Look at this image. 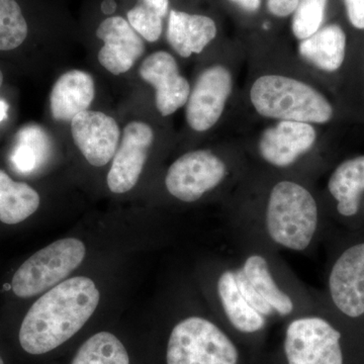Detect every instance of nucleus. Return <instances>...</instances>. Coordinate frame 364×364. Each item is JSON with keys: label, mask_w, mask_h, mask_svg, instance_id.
<instances>
[{"label": "nucleus", "mask_w": 364, "mask_h": 364, "mask_svg": "<svg viewBox=\"0 0 364 364\" xmlns=\"http://www.w3.org/2000/svg\"><path fill=\"white\" fill-rule=\"evenodd\" d=\"M327 242L324 289L318 294L335 313L364 327V229L333 230Z\"/></svg>", "instance_id": "nucleus-6"}, {"label": "nucleus", "mask_w": 364, "mask_h": 364, "mask_svg": "<svg viewBox=\"0 0 364 364\" xmlns=\"http://www.w3.org/2000/svg\"><path fill=\"white\" fill-rule=\"evenodd\" d=\"M71 133L74 143L92 166L107 165L119 148V126L104 112L85 111L77 114L71 121Z\"/></svg>", "instance_id": "nucleus-15"}, {"label": "nucleus", "mask_w": 364, "mask_h": 364, "mask_svg": "<svg viewBox=\"0 0 364 364\" xmlns=\"http://www.w3.org/2000/svg\"><path fill=\"white\" fill-rule=\"evenodd\" d=\"M213 313L225 328L258 358L267 343L272 323L244 298L237 284L231 256L217 261L210 282Z\"/></svg>", "instance_id": "nucleus-8"}, {"label": "nucleus", "mask_w": 364, "mask_h": 364, "mask_svg": "<svg viewBox=\"0 0 364 364\" xmlns=\"http://www.w3.org/2000/svg\"><path fill=\"white\" fill-rule=\"evenodd\" d=\"M104 47L98 53V61L114 75L126 73L145 52L142 37L121 16H109L97 30Z\"/></svg>", "instance_id": "nucleus-17"}, {"label": "nucleus", "mask_w": 364, "mask_h": 364, "mask_svg": "<svg viewBox=\"0 0 364 364\" xmlns=\"http://www.w3.org/2000/svg\"><path fill=\"white\" fill-rule=\"evenodd\" d=\"M95 95V81L85 71L71 70L60 76L50 97L52 116L56 121H72L87 111Z\"/></svg>", "instance_id": "nucleus-18"}, {"label": "nucleus", "mask_w": 364, "mask_h": 364, "mask_svg": "<svg viewBox=\"0 0 364 364\" xmlns=\"http://www.w3.org/2000/svg\"><path fill=\"white\" fill-rule=\"evenodd\" d=\"M229 176V165L219 155L210 150H196L170 165L165 186L176 200L196 203L219 188Z\"/></svg>", "instance_id": "nucleus-10"}, {"label": "nucleus", "mask_w": 364, "mask_h": 364, "mask_svg": "<svg viewBox=\"0 0 364 364\" xmlns=\"http://www.w3.org/2000/svg\"><path fill=\"white\" fill-rule=\"evenodd\" d=\"M127 16L132 28L143 39L150 43L159 40L163 28L161 16L141 4L130 9Z\"/></svg>", "instance_id": "nucleus-26"}, {"label": "nucleus", "mask_w": 364, "mask_h": 364, "mask_svg": "<svg viewBox=\"0 0 364 364\" xmlns=\"http://www.w3.org/2000/svg\"><path fill=\"white\" fill-rule=\"evenodd\" d=\"M230 1L235 2L244 11H249V13L257 11L261 4V0H230Z\"/></svg>", "instance_id": "nucleus-30"}, {"label": "nucleus", "mask_w": 364, "mask_h": 364, "mask_svg": "<svg viewBox=\"0 0 364 364\" xmlns=\"http://www.w3.org/2000/svg\"><path fill=\"white\" fill-rule=\"evenodd\" d=\"M0 364H4V359H2L1 356H0Z\"/></svg>", "instance_id": "nucleus-34"}, {"label": "nucleus", "mask_w": 364, "mask_h": 364, "mask_svg": "<svg viewBox=\"0 0 364 364\" xmlns=\"http://www.w3.org/2000/svg\"><path fill=\"white\" fill-rule=\"evenodd\" d=\"M117 4L114 0H104L102 4V11L105 14H112L116 13Z\"/></svg>", "instance_id": "nucleus-31"}, {"label": "nucleus", "mask_w": 364, "mask_h": 364, "mask_svg": "<svg viewBox=\"0 0 364 364\" xmlns=\"http://www.w3.org/2000/svg\"><path fill=\"white\" fill-rule=\"evenodd\" d=\"M153 142L154 133L149 124L142 122L127 124L107 174V186L112 193H128L136 186Z\"/></svg>", "instance_id": "nucleus-14"}, {"label": "nucleus", "mask_w": 364, "mask_h": 364, "mask_svg": "<svg viewBox=\"0 0 364 364\" xmlns=\"http://www.w3.org/2000/svg\"><path fill=\"white\" fill-rule=\"evenodd\" d=\"M347 18L352 26L364 30V0H343Z\"/></svg>", "instance_id": "nucleus-27"}, {"label": "nucleus", "mask_w": 364, "mask_h": 364, "mask_svg": "<svg viewBox=\"0 0 364 364\" xmlns=\"http://www.w3.org/2000/svg\"><path fill=\"white\" fill-rule=\"evenodd\" d=\"M9 104L6 100L0 98V123L7 119V112H9Z\"/></svg>", "instance_id": "nucleus-32"}, {"label": "nucleus", "mask_w": 364, "mask_h": 364, "mask_svg": "<svg viewBox=\"0 0 364 364\" xmlns=\"http://www.w3.org/2000/svg\"><path fill=\"white\" fill-rule=\"evenodd\" d=\"M250 100L261 117L323 124L334 114L331 104L313 86L287 76L268 74L254 81Z\"/></svg>", "instance_id": "nucleus-7"}, {"label": "nucleus", "mask_w": 364, "mask_h": 364, "mask_svg": "<svg viewBox=\"0 0 364 364\" xmlns=\"http://www.w3.org/2000/svg\"><path fill=\"white\" fill-rule=\"evenodd\" d=\"M71 364H131L130 356L121 340L111 332L90 337L79 347Z\"/></svg>", "instance_id": "nucleus-23"}, {"label": "nucleus", "mask_w": 364, "mask_h": 364, "mask_svg": "<svg viewBox=\"0 0 364 364\" xmlns=\"http://www.w3.org/2000/svg\"><path fill=\"white\" fill-rule=\"evenodd\" d=\"M139 1L162 18L168 13L169 0H139Z\"/></svg>", "instance_id": "nucleus-29"}, {"label": "nucleus", "mask_w": 364, "mask_h": 364, "mask_svg": "<svg viewBox=\"0 0 364 364\" xmlns=\"http://www.w3.org/2000/svg\"><path fill=\"white\" fill-rule=\"evenodd\" d=\"M327 191L334 203L333 218L339 224L334 230L364 229V155L340 163L330 174Z\"/></svg>", "instance_id": "nucleus-11"}, {"label": "nucleus", "mask_w": 364, "mask_h": 364, "mask_svg": "<svg viewBox=\"0 0 364 364\" xmlns=\"http://www.w3.org/2000/svg\"><path fill=\"white\" fill-rule=\"evenodd\" d=\"M140 76L156 90L155 100L161 116L174 114L188 102L191 85L169 53L159 51L148 56L140 67Z\"/></svg>", "instance_id": "nucleus-16"}, {"label": "nucleus", "mask_w": 364, "mask_h": 364, "mask_svg": "<svg viewBox=\"0 0 364 364\" xmlns=\"http://www.w3.org/2000/svg\"><path fill=\"white\" fill-rule=\"evenodd\" d=\"M100 294L93 280L72 277L60 282L31 306L21 323V348L32 355L55 350L77 334L97 310Z\"/></svg>", "instance_id": "nucleus-4"}, {"label": "nucleus", "mask_w": 364, "mask_h": 364, "mask_svg": "<svg viewBox=\"0 0 364 364\" xmlns=\"http://www.w3.org/2000/svg\"><path fill=\"white\" fill-rule=\"evenodd\" d=\"M230 225L255 234L279 252L299 254L313 252L333 232L315 195L291 178L275 181L262 208L235 215Z\"/></svg>", "instance_id": "nucleus-2"}, {"label": "nucleus", "mask_w": 364, "mask_h": 364, "mask_svg": "<svg viewBox=\"0 0 364 364\" xmlns=\"http://www.w3.org/2000/svg\"><path fill=\"white\" fill-rule=\"evenodd\" d=\"M346 35L338 25H328L301 41L299 54L311 65L326 72L338 70L346 53Z\"/></svg>", "instance_id": "nucleus-20"}, {"label": "nucleus", "mask_w": 364, "mask_h": 364, "mask_svg": "<svg viewBox=\"0 0 364 364\" xmlns=\"http://www.w3.org/2000/svg\"><path fill=\"white\" fill-rule=\"evenodd\" d=\"M317 132L313 124L279 121L263 132L258 142L261 159L275 169H289L315 146Z\"/></svg>", "instance_id": "nucleus-13"}, {"label": "nucleus", "mask_w": 364, "mask_h": 364, "mask_svg": "<svg viewBox=\"0 0 364 364\" xmlns=\"http://www.w3.org/2000/svg\"><path fill=\"white\" fill-rule=\"evenodd\" d=\"M16 142L11 155L14 169L30 174L39 168L49 156L51 144L44 129L37 124H28L16 136Z\"/></svg>", "instance_id": "nucleus-22"}, {"label": "nucleus", "mask_w": 364, "mask_h": 364, "mask_svg": "<svg viewBox=\"0 0 364 364\" xmlns=\"http://www.w3.org/2000/svg\"><path fill=\"white\" fill-rule=\"evenodd\" d=\"M40 205L39 193L25 182L14 181L0 170V221L16 225L25 221Z\"/></svg>", "instance_id": "nucleus-21"}, {"label": "nucleus", "mask_w": 364, "mask_h": 364, "mask_svg": "<svg viewBox=\"0 0 364 364\" xmlns=\"http://www.w3.org/2000/svg\"><path fill=\"white\" fill-rule=\"evenodd\" d=\"M28 36V23L16 0H0V51L20 47Z\"/></svg>", "instance_id": "nucleus-24"}, {"label": "nucleus", "mask_w": 364, "mask_h": 364, "mask_svg": "<svg viewBox=\"0 0 364 364\" xmlns=\"http://www.w3.org/2000/svg\"><path fill=\"white\" fill-rule=\"evenodd\" d=\"M226 227L239 289L272 325L282 324L317 305V291L296 277L279 251L251 232L231 225Z\"/></svg>", "instance_id": "nucleus-1"}, {"label": "nucleus", "mask_w": 364, "mask_h": 364, "mask_svg": "<svg viewBox=\"0 0 364 364\" xmlns=\"http://www.w3.org/2000/svg\"><path fill=\"white\" fill-rule=\"evenodd\" d=\"M318 303L282 323L274 364H354L363 326L332 311L317 291Z\"/></svg>", "instance_id": "nucleus-3"}, {"label": "nucleus", "mask_w": 364, "mask_h": 364, "mask_svg": "<svg viewBox=\"0 0 364 364\" xmlns=\"http://www.w3.org/2000/svg\"><path fill=\"white\" fill-rule=\"evenodd\" d=\"M85 244L75 238L61 239L31 256L16 270L11 289L18 298H32L64 282L85 259Z\"/></svg>", "instance_id": "nucleus-9"}, {"label": "nucleus", "mask_w": 364, "mask_h": 364, "mask_svg": "<svg viewBox=\"0 0 364 364\" xmlns=\"http://www.w3.org/2000/svg\"><path fill=\"white\" fill-rule=\"evenodd\" d=\"M299 0H268V11L273 16L286 18L294 13L298 7Z\"/></svg>", "instance_id": "nucleus-28"}, {"label": "nucleus", "mask_w": 364, "mask_h": 364, "mask_svg": "<svg viewBox=\"0 0 364 364\" xmlns=\"http://www.w3.org/2000/svg\"><path fill=\"white\" fill-rule=\"evenodd\" d=\"M167 41L174 51L188 58L200 54L217 36V26L210 18L200 14L171 11L167 26Z\"/></svg>", "instance_id": "nucleus-19"}, {"label": "nucleus", "mask_w": 364, "mask_h": 364, "mask_svg": "<svg viewBox=\"0 0 364 364\" xmlns=\"http://www.w3.org/2000/svg\"><path fill=\"white\" fill-rule=\"evenodd\" d=\"M328 0H299L294 13L293 33L303 41L317 33L325 18Z\"/></svg>", "instance_id": "nucleus-25"}, {"label": "nucleus", "mask_w": 364, "mask_h": 364, "mask_svg": "<svg viewBox=\"0 0 364 364\" xmlns=\"http://www.w3.org/2000/svg\"><path fill=\"white\" fill-rule=\"evenodd\" d=\"M2 82H4V74H2L1 70H0V87H1Z\"/></svg>", "instance_id": "nucleus-33"}, {"label": "nucleus", "mask_w": 364, "mask_h": 364, "mask_svg": "<svg viewBox=\"0 0 364 364\" xmlns=\"http://www.w3.org/2000/svg\"><path fill=\"white\" fill-rule=\"evenodd\" d=\"M214 313L186 316L172 326L164 348V364H260Z\"/></svg>", "instance_id": "nucleus-5"}, {"label": "nucleus", "mask_w": 364, "mask_h": 364, "mask_svg": "<svg viewBox=\"0 0 364 364\" xmlns=\"http://www.w3.org/2000/svg\"><path fill=\"white\" fill-rule=\"evenodd\" d=\"M233 90L229 69L222 65L208 67L198 76L186 102V121L196 132L212 129L221 119Z\"/></svg>", "instance_id": "nucleus-12"}]
</instances>
